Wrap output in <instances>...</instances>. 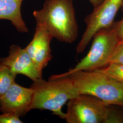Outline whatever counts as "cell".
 Instances as JSON below:
<instances>
[{
  "label": "cell",
  "instance_id": "obj_1",
  "mask_svg": "<svg viewBox=\"0 0 123 123\" xmlns=\"http://www.w3.org/2000/svg\"><path fill=\"white\" fill-rule=\"evenodd\" d=\"M74 0H46L42 9L33 12L36 24L44 26L53 38L72 43L79 33Z\"/></svg>",
  "mask_w": 123,
  "mask_h": 123
},
{
  "label": "cell",
  "instance_id": "obj_2",
  "mask_svg": "<svg viewBox=\"0 0 123 123\" xmlns=\"http://www.w3.org/2000/svg\"><path fill=\"white\" fill-rule=\"evenodd\" d=\"M33 98L31 110H47L59 118L65 119L62 108L71 99L80 94L69 76L53 75L48 81L42 79L33 81L31 87Z\"/></svg>",
  "mask_w": 123,
  "mask_h": 123
},
{
  "label": "cell",
  "instance_id": "obj_3",
  "mask_svg": "<svg viewBox=\"0 0 123 123\" xmlns=\"http://www.w3.org/2000/svg\"><path fill=\"white\" fill-rule=\"evenodd\" d=\"M68 76L80 94L96 97L106 105L123 106V84L108 75L98 70L79 71Z\"/></svg>",
  "mask_w": 123,
  "mask_h": 123
},
{
  "label": "cell",
  "instance_id": "obj_4",
  "mask_svg": "<svg viewBox=\"0 0 123 123\" xmlns=\"http://www.w3.org/2000/svg\"><path fill=\"white\" fill-rule=\"evenodd\" d=\"M119 41L114 22L112 26L102 29L94 35L89 52L74 68L65 73L56 75L66 77L77 71L96 70L105 67L109 63Z\"/></svg>",
  "mask_w": 123,
  "mask_h": 123
},
{
  "label": "cell",
  "instance_id": "obj_5",
  "mask_svg": "<svg viewBox=\"0 0 123 123\" xmlns=\"http://www.w3.org/2000/svg\"><path fill=\"white\" fill-rule=\"evenodd\" d=\"M107 105L92 95L80 94L68 102L64 119L68 123H104Z\"/></svg>",
  "mask_w": 123,
  "mask_h": 123
},
{
  "label": "cell",
  "instance_id": "obj_6",
  "mask_svg": "<svg viewBox=\"0 0 123 123\" xmlns=\"http://www.w3.org/2000/svg\"><path fill=\"white\" fill-rule=\"evenodd\" d=\"M123 3V0H104L85 17L86 28L77 46V53L84 52L98 31L113 25L114 18Z\"/></svg>",
  "mask_w": 123,
  "mask_h": 123
},
{
  "label": "cell",
  "instance_id": "obj_7",
  "mask_svg": "<svg viewBox=\"0 0 123 123\" xmlns=\"http://www.w3.org/2000/svg\"><path fill=\"white\" fill-rule=\"evenodd\" d=\"M33 98L31 88L22 87L15 82L0 97V111L23 116L31 110Z\"/></svg>",
  "mask_w": 123,
  "mask_h": 123
},
{
  "label": "cell",
  "instance_id": "obj_8",
  "mask_svg": "<svg viewBox=\"0 0 123 123\" xmlns=\"http://www.w3.org/2000/svg\"><path fill=\"white\" fill-rule=\"evenodd\" d=\"M53 38L44 26L36 24L33 37L25 48L41 74L52 59L50 43Z\"/></svg>",
  "mask_w": 123,
  "mask_h": 123
},
{
  "label": "cell",
  "instance_id": "obj_9",
  "mask_svg": "<svg viewBox=\"0 0 123 123\" xmlns=\"http://www.w3.org/2000/svg\"><path fill=\"white\" fill-rule=\"evenodd\" d=\"M0 63L8 68L15 74L26 76L32 81L43 78L25 49L17 45L10 47L8 56L0 58Z\"/></svg>",
  "mask_w": 123,
  "mask_h": 123
},
{
  "label": "cell",
  "instance_id": "obj_10",
  "mask_svg": "<svg viewBox=\"0 0 123 123\" xmlns=\"http://www.w3.org/2000/svg\"><path fill=\"white\" fill-rule=\"evenodd\" d=\"M22 0H0V20H8L18 31L27 33L29 30L21 12Z\"/></svg>",
  "mask_w": 123,
  "mask_h": 123
},
{
  "label": "cell",
  "instance_id": "obj_11",
  "mask_svg": "<svg viewBox=\"0 0 123 123\" xmlns=\"http://www.w3.org/2000/svg\"><path fill=\"white\" fill-rule=\"evenodd\" d=\"M16 76L8 68L0 63V97L15 82Z\"/></svg>",
  "mask_w": 123,
  "mask_h": 123
},
{
  "label": "cell",
  "instance_id": "obj_12",
  "mask_svg": "<svg viewBox=\"0 0 123 123\" xmlns=\"http://www.w3.org/2000/svg\"><path fill=\"white\" fill-rule=\"evenodd\" d=\"M104 123H123V106L116 105H107Z\"/></svg>",
  "mask_w": 123,
  "mask_h": 123
},
{
  "label": "cell",
  "instance_id": "obj_13",
  "mask_svg": "<svg viewBox=\"0 0 123 123\" xmlns=\"http://www.w3.org/2000/svg\"><path fill=\"white\" fill-rule=\"evenodd\" d=\"M96 70L103 73L123 84V64L110 63L105 67Z\"/></svg>",
  "mask_w": 123,
  "mask_h": 123
},
{
  "label": "cell",
  "instance_id": "obj_14",
  "mask_svg": "<svg viewBox=\"0 0 123 123\" xmlns=\"http://www.w3.org/2000/svg\"><path fill=\"white\" fill-rule=\"evenodd\" d=\"M110 63L123 64V41H119L110 58Z\"/></svg>",
  "mask_w": 123,
  "mask_h": 123
},
{
  "label": "cell",
  "instance_id": "obj_15",
  "mask_svg": "<svg viewBox=\"0 0 123 123\" xmlns=\"http://www.w3.org/2000/svg\"><path fill=\"white\" fill-rule=\"evenodd\" d=\"M17 114L11 113H2L0 114V123H22V121Z\"/></svg>",
  "mask_w": 123,
  "mask_h": 123
},
{
  "label": "cell",
  "instance_id": "obj_16",
  "mask_svg": "<svg viewBox=\"0 0 123 123\" xmlns=\"http://www.w3.org/2000/svg\"><path fill=\"white\" fill-rule=\"evenodd\" d=\"M121 7L123 12V3ZM114 26L119 41H123V17L119 22H114Z\"/></svg>",
  "mask_w": 123,
  "mask_h": 123
},
{
  "label": "cell",
  "instance_id": "obj_17",
  "mask_svg": "<svg viewBox=\"0 0 123 123\" xmlns=\"http://www.w3.org/2000/svg\"><path fill=\"white\" fill-rule=\"evenodd\" d=\"M92 5L94 8L96 7L101 4L104 0H88Z\"/></svg>",
  "mask_w": 123,
  "mask_h": 123
}]
</instances>
